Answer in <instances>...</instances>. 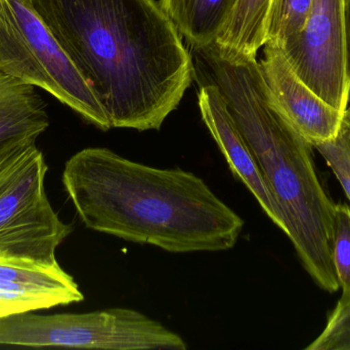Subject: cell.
I'll use <instances>...</instances> for the list:
<instances>
[{"label":"cell","mask_w":350,"mask_h":350,"mask_svg":"<svg viewBox=\"0 0 350 350\" xmlns=\"http://www.w3.org/2000/svg\"><path fill=\"white\" fill-rule=\"evenodd\" d=\"M98 98L111 127L160 129L195 77L156 0H30Z\"/></svg>","instance_id":"1"},{"label":"cell","mask_w":350,"mask_h":350,"mask_svg":"<svg viewBox=\"0 0 350 350\" xmlns=\"http://www.w3.org/2000/svg\"><path fill=\"white\" fill-rule=\"evenodd\" d=\"M64 187L88 229L170 253L222 252L244 220L203 179L183 168L133 162L104 147L74 154Z\"/></svg>","instance_id":"2"},{"label":"cell","mask_w":350,"mask_h":350,"mask_svg":"<svg viewBox=\"0 0 350 350\" xmlns=\"http://www.w3.org/2000/svg\"><path fill=\"white\" fill-rule=\"evenodd\" d=\"M193 49L200 73L218 88L256 158L304 269L321 289L335 293L340 288L332 260L335 203L321 184L312 146L275 104L256 55L215 42Z\"/></svg>","instance_id":"3"},{"label":"cell","mask_w":350,"mask_h":350,"mask_svg":"<svg viewBox=\"0 0 350 350\" xmlns=\"http://www.w3.org/2000/svg\"><path fill=\"white\" fill-rule=\"evenodd\" d=\"M0 70L42 88L102 131L112 129L96 95L30 0H0Z\"/></svg>","instance_id":"4"},{"label":"cell","mask_w":350,"mask_h":350,"mask_svg":"<svg viewBox=\"0 0 350 350\" xmlns=\"http://www.w3.org/2000/svg\"><path fill=\"white\" fill-rule=\"evenodd\" d=\"M47 170L35 140L0 147V256L57 262L55 253L72 226L49 203Z\"/></svg>","instance_id":"5"},{"label":"cell","mask_w":350,"mask_h":350,"mask_svg":"<svg viewBox=\"0 0 350 350\" xmlns=\"http://www.w3.org/2000/svg\"><path fill=\"white\" fill-rule=\"evenodd\" d=\"M0 345L109 350H185L177 333L131 308L0 318Z\"/></svg>","instance_id":"6"},{"label":"cell","mask_w":350,"mask_h":350,"mask_svg":"<svg viewBox=\"0 0 350 350\" xmlns=\"http://www.w3.org/2000/svg\"><path fill=\"white\" fill-rule=\"evenodd\" d=\"M281 49L306 86L347 112L350 69L345 0H312L301 32Z\"/></svg>","instance_id":"7"},{"label":"cell","mask_w":350,"mask_h":350,"mask_svg":"<svg viewBox=\"0 0 350 350\" xmlns=\"http://www.w3.org/2000/svg\"><path fill=\"white\" fill-rule=\"evenodd\" d=\"M259 63L275 104L312 147L338 135L347 112L331 106L306 86L290 65L281 47L265 43Z\"/></svg>","instance_id":"8"},{"label":"cell","mask_w":350,"mask_h":350,"mask_svg":"<svg viewBox=\"0 0 350 350\" xmlns=\"http://www.w3.org/2000/svg\"><path fill=\"white\" fill-rule=\"evenodd\" d=\"M83 299L79 286L59 262L0 256V318Z\"/></svg>","instance_id":"9"},{"label":"cell","mask_w":350,"mask_h":350,"mask_svg":"<svg viewBox=\"0 0 350 350\" xmlns=\"http://www.w3.org/2000/svg\"><path fill=\"white\" fill-rule=\"evenodd\" d=\"M198 100L202 119L221 150L230 170L254 195L267 217L285 232V221L279 205L269 188L256 158L228 112L219 90L213 84H202Z\"/></svg>","instance_id":"10"},{"label":"cell","mask_w":350,"mask_h":350,"mask_svg":"<svg viewBox=\"0 0 350 350\" xmlns=\"http://www.w3.org/2000/svg\"><path fill=\"white\" fill-rule=\"evenodd\" d=\"M49 125L46 106L35 86L0 70V147L36 141Z\"/></svg>","instance_id":"11"},{"label":"cell","mask_w":350,"mask_h":350,"mask_svg":"<svg viewBox=\"0 0 350 350\" xmlns=\"http://www.w3.org/2000/svg\"><path fill=\"white\" fill-rule=\"evenodd\" d=\"M162 8L193 49L215 42L238 0H161Z\"/></svg>","instance_id":"12"},{"label":"cell","mask_w":350,"mask_h":350,"mask_svg":"<svg viewBox=\"0 0 350 350\" xmlns=\"http://www.w3.org/2000/svg\"><path fill=\"white\" fill-rule=\"evenodd\" d=\"M271 0H238L217 35L221 49L241 55H257L265 43V25Z\"/></svg>","instance_id":"13"},{"label":"cell","mask_w":350,"mask_h":350,"mask_svg":"<svg viewBox=\"0 0 350 350\" xmlns=\"http://www.w3.org/2000/svg\"><path fill=\"white\" fill-rule=\"evenodd\" d=\"M312 2V0H271L265 25V43L283 47L294 40L306 25Z\"/></svg>","instance_id":"14"},{"label":"cell","mask_w":350,"mask_h":350,"mask_svg":"<svg viewBox=\"0 0 350 350\" xmlns=\"http://www.w3.org/2000/svg\"><path fill=\"white\" fill-rule=\"evenodd\" d=\"M332 260L343 297H350V208L335 203Z\"/></svg>","instance_id":"15"},{"label":"cell","mask_w":350,"mask_h":350,"mask_svg":"<svg viewBox=\"0 0 350 350\" xmlns=\"http://www.w3.org/2000/svg\"><path fill=\"white\" fill-rule=\"evenodd\" d=\"M306 350H350V297H341L324 331Z\"/></svg>","instance_id":"16"},{"label":"cell","mask_w":350,"mask_h":350,"mask_svg":"<svg viewBox=\"0 0 350 350\" xmlns=\"http://www.w3.org/2000/svg\"><path fill=\"white\" fill-rule=\"evenodd\" d=\"M338 179L350 201V125L347 116L334 139L314 146Z\"/></svg>","instance_id":"17"},{"label":"cell","mask_w":350,"mask_h":350,"mask_svg":"<svg viewBox=\"0 0 350 350\" xmlns=\"http://www.w3.org/2000/svg\"><path fill=\"white\" fill-rule=\"evenodd\" d=\"M345 12H347V49H349V63L350 69V0H345Z\"/></svg>","instance_id":"18"},{"label":"cell","mask_w":350,"mask_h":350,"mask_svg":"<svg viewBox=\"0 0 350 350\" xmlns=\"http://www.w3.org/2000/svg\"><path fill=\"white\" fill-rule=\"evenodd\" d=\"M345 116H347V121H349V125H350V99H349V106H347V113H345Z\"/></svg>","instance_id":"19"}]
</instances>
